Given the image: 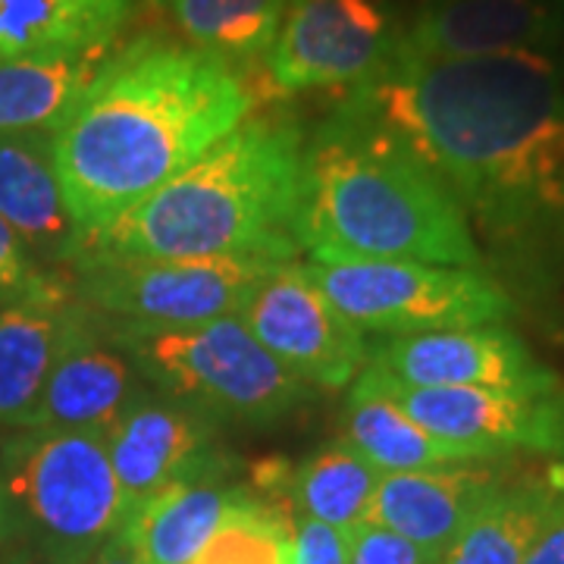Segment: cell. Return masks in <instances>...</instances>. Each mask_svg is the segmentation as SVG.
<instances>
[{
	"label": "cell",
	"mask_w": 564,
	"mask_h": 564,
	"mask_svg": "<svg viewBox=\"0 0 564 564\" xmlns=\"http://www.w3.org/2000/svg\"><path fill=\"white\" fill-rule=\"evenodd\" d=\"M339 98L430 166L511 299L564 295V69L552 54H395Z\"/></svg>",
	"instance_id": "obj_1"
},
{
	"label": "cell",
	"mask_w": 564,
	"mask_h": 564,
	"mask_svg": "<svg viewBox=\"0 0 564 564\" xmlns=\"http://www.w3.org/2000/svg\"><path fill=\"white\" fill-rule=\"evenodd\" d=\"M258 104L248 73L182 39L120 44L54 129L57 173L82 239L188 170Z\"/></svg>",
	"instance_id": "obj_2"
},
{
	"label": "cell",
	"mask_w": 564,
	"mask_h": 564,
	"mask_svg": "<svg viewBox=\"0 0 564 564\" xmlns=\"http://www.w3.org/2000/svg\"><path fill=\"white\" fill-rule=\"evenodd\" d=\"M302 122L251 113L180 176L79 242L76 261L263 258L295 261ZM69 263V267H73ZM66 267V270H69Z\"/></svg>",
	"instance_id": "obj_3"
},
{
	"label": "cell",
	"mask_w": 564,
	"mask_h": 564,
	"mask_svg": "<svg viewBox=\"0 0 564 564\" xmlns=\"http://www.w3.org/2000/svg\"><path fill=\"white\" fill-rule=\"evenodd\" d=\"M295 236L311 261L486 270L462 207L386 126L336 98L304 141Z\"/></svg>",
	"instance_id": "obj_4"
},
{
	"label": "cell",
	"mask_w": 564,
	"mask_h": 564,
	"mask_svg": "<svg viewBox=\"0 0 564 564\" xmlns=\"http://www.w3.org/2000/svg\"><path fill=\"white\" fill-rule=\"evenodd\" d=\"M107 323L144 383L192 404L217 426H273L314 395V386L282 367L242 317L195 326H129L110 317Z\"/></svg>",
	"instance_id": "obj_5"
},
{
	"label": "cell",
	"mask_w": 564,
	"mask_h": 564,
	"mask_svg": "<svg viewBox=\"0 0 564 564\" xmlns=\"http://www.w3.org/2000/svg\"><path fill=\"white\" fill-rule=\"evenodd\" d=\"M0 505L25 543L88 562L126 527V502L98 430H22L0 445Z\"/></svg>",
	"instance_id": "obj_6"
},
{
	"label": "cell",
	"mask_w": 564,
	"mask_h": 564,
	"mask_svg": "<svg viewBox=\"0 0 564 564\" xmlns=\"http://www.w3.org/2000/svg\"><path fill=\"white\" fill-rule=\"evenodd\" d=\"M311 280L361 333L411 336L514 317L518 302L486 270L423 261H311Z\"/></svg>",
	"instance_id": "obj_7"
},
{
	"label": "cell",
	"mask_w": 564,
	"mask_h": 564,
	"mask_svg": "<svg viewBox=\"0 0 564 564\" xmlns=\"http://www.w3.org/2000/svg\"><path fill=\"white\" fill-rule=\"evenodd\" d=\"M280 261L176 258V261H76L66 276L85 307L129 326H195L239 317Z\"/></svg>",
	"instance_id": "obj_8"
},
{
	"label": "cell",
	"mask_w": 564,
	"mask_h": 564,
	"mask_svg": "<svg viewBox=\"0 0 564 564\" xmlns=\"http://www.w3.org/2000/svg\"><path fill=\"white\" fill-rule=\"evenodd\" d=\"M395 0H289L263 76L273 95L351 88L383 73L399 51Z\"/></svg>",
	"instance_id": "obj_9"
},
{
	"label": "cell",
	"mask_w": 564,
	"mask_h": 564,
	"mask_svg": "<svg viewBox=\"0 0 564 564\" xmlns=\"http://www.w3.org/2000/svg\"><path fill=\"white\" fill-rule=\"evenodd\" d=\"M370 373L408 417L477 462H502L514 452H564V386L549 392L404 386L377 367Z\"/></svg>",
	"instance_id": "obj_10"
},
{
	"label": "cell",
	"mask_w": 564,
	"mask_h": 564,
	"mask_svg": "<svg viewBox=\"0 0 564 564\" xmlns=\"http://www.w3.org/2000/svg\"><path fill=\"white\" fill-rule=\"evenodd\" d=\"M251 336L299 380L343 389L370 361V343L311 280L307 263L280 261L239 314Z\"/></svg>",
	"instance_id": "obj_11"
},
{
	"label": "cell",
	"mask_w": 564,
	"mask_h": 564,
	"mask_svg": "<svg viewBox=\"0 0 564 564\" xmlns=\"http://www.w3.org/2000/svg\"><path fill=\"white\" fill-rule=\"evenodd\" d=\"M367 364L404 386H470L511 392H549L564 386L562 377L552 373L505 323L386 336L380 345H370Z\"/></svg>",
	"instance_id": "obj_12"
},
{
	"label": "cell",
	"mask_w": 564,
	"mask_h": 564,
	"mask_svg": "<svg viewBox=\"0 0 564 564\" xmlns=\"http://www.w3.org/2000/svg\"><path fill=\"white\" fill-rule=\"evenodd\" d=\"M104 440L120 480L126 521L161 489L226 458L217 423L148 383L104 430Z\"/></svg>",
	"instance_id": "obj_13"
},
{
	"label": "cell",
	"mask_w": 564,
	"mask_h": 564,
	"mask_svg": "<svg viewBox=\"0 0 564 564\" xmlns=\"http://www.w3.org/2000/svg\"><path fill=\"white\" fill-rule=\"evenodd\" d=\"M144 386L135 361L113 336L107 317L76 304L61 355L51 367L35 417L25 430H98L104 433Z\"/></svg>",
	"instance_id": "obj_14"
},
{
	"label": "cell",
	"mask_w": 564,
	"mask_h": 564,
	"mask_svg": "<svg viewBox=\"0 0 564 564\" xmlns=\"http://www.w3.org/2000/svg\"><path fill=\"white\" fill-rule=\"evenodd\" d=\"M564 44V0H417L399 57H484Z\"/></svg>",
	"instance_id": "obj_15"
},
{
	"label": "cell",
	"mask_w": 564,
	"mask_h": 564,
	"mask_svg": "<svg viewBox=\"0 0 564 564\" xmlns=\"http://www.w3.org/2000/svg\"><path fill=\"white\" fill-rule=\"evenodd\" d=\"M511 474L499 462H470L383 474L367 511L370 524L389 527L440 562L464 524L484 508Z\"/></svg>",
	"instance_id": "obj_16"
},
{
	"label": "cell",
	"mask_w": 564,
	"mask_h": 564,
	"mask_svg": "<svg viewBox=\"0 0 564 564\" xmlns=\"http://www.w3.org/2000/svg\"><path fill=\"white\" fill-rule=\"evenodd\" d=\"M0 220L44 270L66 273L79 251L82 229L63 195L54 129L0 132Z\"/></svg>",
	"instance_id": "obj_17"
},
{
	"label": "cell",
	"mask_w": 564,
	"mask_h": 564,
	"mask_svg": "<svg viewBox=\"0 0 564 564\" xmlns=\"http://www.w3.org/2000/svg\"><path fill=\"white\" fill-rule=\"evenodd\" d=\"M76 304L69 276L54 270L25 295L0 304V426L32 423Z\"/></svg>",
	"instance_id": "obj_18"
},
{
	"label": "cell",
	"mask_w": 564,
	"mask_h": 564,
	"mask_svg": "<svg viewBox=\"0 0 564 564\" xmlns=\"http://www.w3.org/2000/svg\"><path fill=\"white\" fill-rule=\"evenodd\" d=\"M245 489L248 484L236 477V462L226 455L223 462L161 489L126 521L120 533L144 564H188Z\"/></svg>",
	"instance_id": "obj_19"
},
{
	"label": "cell",
	"mask_w": 564,
	"mask_h": 564,
	"mask_svg": "<svg viewBox=\"0 0 564 564\" xmlns=\"http://www.w3.org/2000/svg\"><path fill=\"white\" fill-rule=\"evenodd\" d=\"M135 0H0V63L117 44Z\"/></svg>",
	"instance_id": "obj_20"
},
{
	"label": "cell",
	"mask_w": 564,
	"mask_h": 564,
	"mask_svg": "<svg viewBox=\"0 0 564 564\" xmlns=\"http://www.w3.org/2000/svg\"><path fill=\"white\" fill-rule=\"evenodd\" d=\"M564 511V470L508 484L464 524L436 564H524L530 549Z\"/></svg>",
	"instance_id": "obj_21"
},
{
	"label": "cell",
	"mask_w": 564,
	"mask_h": 564,
	"mask_svg": "<svg viewBox=\"0 0 564 564\" xmlns=\"http://www.w3.org/2000/svg\"><path fill=\"white\" fill-rule=\"evenodd\" d=\"M343 443L351 445L380 474L477 462L470 452L436 440L414 417H408L402 408L386 395L383 386L370 373V367H364L358 373V380L345 399Z\"/></svg>",
	"instance_id": "obj_22"
},
{
	"label": "cell",
	"mask_w": 564,
	"mask_h": 564,
	"mask_svg": "<svg viewBox=\"0 0 564 564\" xmlns=\"http://www.w3.org/2000/svg\"><path fill=\"white\" fill-rule=\"evenodd\" d=\"M117 47L120 41L69 57L0 63V132L57 129L117 54Z\"/></svg>",
	"instance_id": "obj_23"
},
{
	"label": "cell",
	"mask_w": 564,
	"mask_h": 564,
	"mask_svg": "<svg viewBox=\"0 0 564 564\" xmlns=\"http://www.w3.org/2000/svg\"><path fill=\"white\" fill-rule=\"evenodd\" d=\"M289 0H170L180 39L251 76L280 35Z\"/></svg>",
	"instance_id": "obj_24"
},
{
	"label": "cell",
	"mask_w": 564,
	"mask_h": 564,
	"mask_svg": "<svg viewBox=\"0 0 564 564\" xmlns=\"http://www.w3.org/2000/svg\"><path fill=\"white\" fill-rule=\"evenodd\" d=\"M380 477L383 474L343 440L323 445L321 452L292 467L289 508L351 533L367 521Z\"/></svg>",
	"instance_id": "obj_25"
},
{
	"label": "cell",
	"mask_w": 564,
	"mask_h": 564,
	"mask_svg": "<svg viewBox=\"0 0 564 564\" xmlns=\"http://www.w3.org/2000/svg\"><path fill=\"white\" fill-rule=\"evenodd\" d=\"M188 564H292V511L248 486Z\"/></svg>",
	"instance_id": "obj_26"
},
{
	"label": "cell",
	"mask_w": 564,
	"mask_h": 564,
	"mask_svg": "<svg viewBox=\"0 0 564 564\" xmlns=\"http://www.w3.org/2000/svg\"><path fill=\"white\" fill-rule=\"evenodd\" d=\"M348 564H436V558L402 533L364 521L348 533Z\"/></svg>",
	"instance_id": "obj_27"
},
{
	"label": "cell",
	"mask_w": 564,
	"mask_h": 564,
	"mask_svg": "<svg viewBox=\"0 0 564 564\" xmlns=\"http://www.w3.org/2000/svg\"><path fill=\"white\" fill-rule=\"evenodd\" d=\"M292 564H348V533L292 511Z\"/></svg>",
	"instance_id": "obj_28"
},
{
	"label": "cell",
	"mask_w": 564,
	"mask_h": 564,
	"mask_svg": "<svg viewBox=\"0 0 564 564\" xmlns=\"http://www.w3.org/2000/svg\"><path fill=\"white\" fill-rule=\"evenodd\" d=\"M44 273H51V270H44L29 254V248L22 245L20 236L0 220V304L25 295L32 285H39Z\"/></svg>",
	"instance_id": "obj_29"
},
{
	"label": "cell",
	"mask_w": 564,
	"mask_h": 564,
	"mask_svg": "<svg viewBox=\"0 0 564 564\" xmlns=\"http://www.w3.org/2000/svg\"><path fill=\"white\" fill-rule=\"evenodd\" d=\"M524 564H564V511L549 524L536 545L530 549Z\"/></svg>",
	"instance_id": "obj_30"
},
{
	"label": "cell",
	"mask_w": 564,
	"mask_h": 564,
	"mask_svg": "<svg viewBox=\"0 0 564 564\" xmlns=\"http://www.w3.org/2000/svg\"><path fill=\"white\" fill-rule=\"evenodd\" d=\"M85 564H144V558L132 549V543L122 533H117L113 540H107Z\"/></svg>",
	"instance_id": "obj_31"
},
{
	"label": "cell",
	"mask_w": 564,
	"mask_h": 564,
	"mask_svg": "<svg viewBox=\"0 0 564 564\" xmlns=\"http://www.w3.org/2000/svg\"><path fill=\"white\" fill-rule=\"evenodd\" d=\"M10 564H85L79 558H69V555H61V552H47L41 545L22 543L17 549V555L10 558Z\"/></svg>",
	"instance_id": "obj_32"
},
{
	"label": "cell",
	"mask_w": 564,
	"mask_h": 564,
	"mask_svg": "<svg viewBox=\"0 0 564 564\" xmlns=\"http://www.w3.org/2000/svg\"><path fill=\"white\" fill-rule=\"evenodd\" d=\"M22 543H25V536L20 533V527L10 521V514L0 505V564H10V558L17 555Z\"/></svg>",
	"instance_id": "obj_33"
},
{
	"label": "cell",
	"mask_w": 564,
	"mask_h": 564,
	"mask_svg": "<svg viewBox=\"0 0 564 564\" xmlns=\"http://www.w3.org/2000/svg\"><path fill=\"white\" fill-rule=\"evenodd\" d=\"M144 3H151L154 10H166L170 7V0H144Z\"/></svg>",
	"instance_id": "obj_34"
}]
</instances>
